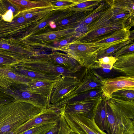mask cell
I'll return each mask as SVG.
<instances>
[{
  "label": "cell",
  "mask_w": 134,
  "mask_h": 134,
  "mask_svg": "<svg viewBox=\"0 0 134 134\" xmlns=\"http://www.w3.org/2000/svg\"><path fill=\"white\" fill-rule=\"evenodd\" d=\"M48 56L54 64L77 72L82 68L75 60L66 54L55 51L48 54Z\"/></svg>",
  "instance_id": "e0dca14e"
},
{
  "label": "cell",
  "mask_w": 134,
  "mask_h": 134,
  "mask_svg": "<svg viewBox=\"0 0 134 134\" xmlns=\"http://www.w3.org/2000/svg\"><path fill=\"white\" fill-rule=\"evenodd\" d=\"M80 76L81 83L75 90L66 95L61 100L51 107L58 110L64 105L78 95L96 89H101V80L99 76L92 69L84 68Z\"/></svg>",
  "instance_id": "5b68a950"
},
{
  "label": "cell",
  "mask_w": 134,
  "mask_h": 134,
  "mask_svg": "<svg viewBox=\"0 0 134 134\" xmlns=\"http://www.w3.org/2000/svg\"><path fill=\"white\" fill-rule=\"evenodd\" d=\"M103 96L109 99L114 92L122 89L134 90V77L120 75L104 79L101 80Z\"/></svg>",
  "instance_id": "8fae6325"
},
{
  "label": "cell",
  "mask_w": 134,
  "mask_h": 134,
  "mask_svg": "<svg viewBox=\"0 0 134 134\" xmlns=\"http://www.w3.org/2000/svg\"><path fill=\"white\" fill-rule=\"evenodd\" d=\"M59 122L45 134H58L60 127Z\"/></svg>",
  "instance_id": "d590c367"
},
{
  "label": "cell",
  "mask_w": 134,
  "mask_h": 134,
  "mask_svg": "<svg viewBox=\"0 0 134 134\" xmlns=\"http://www.w3.org/2000/svg\"><path fill=\"white\" fill-rule=\"evenodd\" d=\"M14 100L15 99L0 89V106Z\"/></svg>",
  "instance_id": "e575fe53"
},
{
  "label": "cell",
  "mask_w": 134,
  "mask_h": 134,
  "mask_svg": "<svg viewBox=\"0 0 134 134\" xmlns=\"http://www.w3.org/2000/svg\"><path fill=\"white\" fill-rule=\"evenodd\" d=\"M56 80H33L26 85V88L29 92L44 96L49 99L50 101L52 90Z\"/></svg>",
  "instance_id": "ac0fdd59"
},
{
  "label": "cell",
  "mask_w": 134,
  "mask_h": 134,
  "mask_svg": "<svg viewBox=\"0 0 134 134\" xmlns=\"http://www.w3.org/2000/svg\"><path fill=\"white\" fill-rule=\"evenodd\" d=\"M134 53V42L130 43L121 47L114 53L112 56L116 58L121 55Z\"/></svg>",
  "instance_id": "d6a6232c"
},
{
  "label": "cell",
  "mask_w": 134,
  "mask_h": 134,
  "mask_svg": "<svg viewBox=\"0 0 134 134\" xmlns=\"http://www.w3.org/2000/svg\"><path fill=\"white\" fill-rule=\"evenodd\" d=\"M32 80L15 72L12 68H0V89L5 90L16 84L27 85Z\"/></svg>",
  "instance_id": "9a60e30c"
},
{
  "label": "cell",
  "mask_w": 134,
  "mask_h": 134,
  "mask_svg": "<svg viewBox=\"0 0 134 134\" xmlns=\"http://www.w3.org/2000/svg\"><path fill=\"white\" fill-rule=\"evenodd\" d=\"M20 62L12 56L0 52V68H12Z\"/></svg>",
  "instance_id": "f1b7e54d"
},
{
  "label": "cell",
  "mask_w": 134,
  "mask_h": 134,
  "mask_svg": "<svg viewBox=\"0 0 134 134\" xmlns=\"http://www.w3.org/2000/svg\"><path fill=\"white\" fill-rule=\"evenodd\" d=\"M10 3L19 11L22 10L40 7H52L50 0L31 1L9 0Z\"/></svg>",
  "instance_id": "7402d4cb"
},
{
  "label": "cell",
  "mask_w": 134,
  "mask_h": 134,
  "mask_svg": "<svg viewBox=\"0 0 134 134\" xmlns=\"http://www.w3.org/2000/svg\"><path fill=\"white\" fill-rule=\"evenodd\" d=\"M54 10L52 7H40L26 9L19 11L15 16V18L22 17L30 20L41 19L51 14Z\"/></svg>",
  "instance_id": "d6986e66"
},
{
  "label": "cell",
  "mask_w": 134,
  "mask_h": 134,
  "mask_svg": "<svg viewBox=\"0 0 134 134\" xmlns=\"http://www.w3.org/2000/svg\"><path fill=\"white\" fill-rule=\"evenodd\" d=\"M12 69L16 73L32 80L54 81L56 80L59 77L47 75L16 65L12 67Z\"/></svg>",
  "instance_id": "ffe728a7"
},
{
  "label": "cell",
  "mask_w": 134,
  "mask_h": 134,
  "mask_svg": "<svg viewBox=\"0 0 134 134\" xmlns=\"http://www.w3.org/2000/svg\"><path fill=\"white\" fill-rule=\"evenodd\" d=\"M103 96L84 100L69 102L58 111L62 110L67 114H78L86 116H94Z\"/></svg>",
  "instance_id": "9c48e42d"
},
{
  "label": "cell",
  "mask_w": 134,
  "mask_h": 134,
  "mask_svg": "<svg viewBox=\"0 0 134 134\" xmlns=\"http://www.w3.org/2000/svg\"><path fill=\"white\" fill-rule=\"evenodd\" d=\"M113 69L121 75L134 77V53L116 57Z\"/></svg>",
  "instance_id": "2e32d148"
},
{
  "label": "cell",
  "mask_w": 134,
  "mask_h": 134,
  "mask_svg": "<svg viewBox=\"0 0 134 134\" xmlns=\"http://www.w3.org/2000/svg\"><path fill=\"white\" fill-rule=\"evenodd\" d=\"M107 134H134V101L107 99Z\"/></svg>",
  "instance_id": "7a4b0ae2"
},
{
  "label": "cell",
  "mask_w": 134,
  "mask_h": 134,
  "mask_svg": "<svg viewBox=\"0 0 134 134\" xmlns=\"http://www.w3.org/2000/svg\"><path fill=\"white\" fill-rule=\"evenodd\" d=\"M54 50L66 53L75 60L82 67L93 69L99 67L97 54L100 49L92 43L82 42L75 39Z\"/></svg>",
  "instance_id": "3957f363"
},
{
  "label": "cell",
  "mask_w": 134,
  "mask_h": 134,
  "mask_svg": "<svg viewBox=\"0 0 134 134\" xmlns=\"http://www.w3.org/2000/svg\"><path fill=\"white\" fill-rule=\"evenodd\" d=\"M128 26H131L127 23L112 21L102 27L88 32L76 39L82 42L89 43L108 35V34L109 35L116 30Z\"/></svg>",
  "instance_id": "5bb4252c"
},
{
  "label": "cell",
  "mask_w": 134,
  "mask_h": 134,
  "mask_svg": "<svg viewBox=\"0 0 134 134\" xmlns=\"http://www.w3.org/2000/svg\"><path fill=\"white\" fill-rule=\"evenodd\" d=\"M81 83L80 78L72 75L60 76L52 90L50 99L51 104L54 105L62 100L68 93L72 91Z\"/></svg>",
  "instance_id": "30bf717a"
},
{
  "label": "cell",
  "mask_w": 134,
  "mask_h": 134,
  "mask_svg": "<svg viewBox=\"0 0 134 134\" xmlns=\"http://www.w3.org/2000/svg\"><path fill=\"white\" fill-rule=\"evenodd\" d=\"M102 96L103 95L101 89H94L78 95L71 99L69 102L84 100L90 98L100 97Z\"/></svg>",
  "instance_id": "4dcf8cb0"
},
{
  "label": "cell",
  "mask_w": 134,
  "mask_h": 134,
  "mask_svg": "<svg viewBox=\"0 0 134 134\" xmlns=\"http://www.w3.org/2000/svg\"><path fill=\"white\" fill-rule=\"evenodd\" d=\"M77 0H50V2L54 10H67L74 6Z\"/></svg>",
  "instance_id": "4316f807"
},
{
  "label": "cell",
  "mask_w": 134,
  "mask_h": 134,
  "mask_svg": "<svg viewBox=\"0 0 134 134\" xmlns=\"http://www.w3.org/2000/svg\"><path fill=\"white\" fill-rule=\"evenodd\" d=\"M113 8L126 9L134 13V0H108Z\"/></svg>",
  "instance_id": "83f0119b"
},
{
  "label": "cell",
  "mask_w": 134,
  "mask_h": 134,
  "mask_svg": "<svg viewBox=\"0 0 134 134\" xmlns=\"http://www.w3.org/2000/svg\"><path fill=\"white\" fill-rule=\"evenodd\" d=\"M109 98L125 101H134V90L128 89L120 90L113 92Z\"/></svg>",
  "instance_id": "484cf974"
},
{
  "label": "cell",
  "mask_w": 134,
  "mask_h": 134,
  "mask_svg": "<svg viewBox=\"0 0 134 134\" xmlns=\"http://www.w3.org/2000/svg\"><path fill=\"white\" fill-rule=\"evenodd\" d=\"M44 109L15 100L0 106V134H13Z\"/></svg>",
  "instance_id": "6da1fadb"
},
{
  "label": "cell",
  "mask_w": 134,
  "mask_h": 134,
  "mask_svg": "<svg viewBox=\"0 0 134 134\" xmlns=\"http://www.w3.org/2000/svg\"><path fill=\"white\" fill-rule=\"evenodd\" d=\"M69 134H77L76 133L74 132H72L71 131H71L69 133Z\"/></svg>",
  "instance_id": "8d00e7d4"
},
{
  "label": "cell",
  "mask_w": 134,
  "mask_h": 134,
  "mask_svg": "<svg viewBox=\"0 0 134 134\" xmlns=\"http://www.w3.org/2000/svg\"><path fill=\"white\" fill-rule=\"evenodd\" d=\"M57 124H46L39 125L32 127L21 134H45Z\"/></svg>",
  "instance_id": "f546056e"
},
{
  "label": "cell",
  "mask_w": 134,
  "mask_h": 134,
  "mask_svg": "<svg viewBox=\"0 0 134 134\" xmlns=\"http://www.w3.org/2000/svg\"><path fill=\"white\" fill-rule=\"evenodd\" d=\"M16 65L57 77L71 76L77 73L54 64L48 54H36L23 60Z\"/></svg>",
  "instance_id": "277c9868"
},
{
  "label": "cell",
  "mask_w": 134,
  "mask_h": 134,
  "mask_svg": "<svg viewBox=\"0 0 134 134\" xmlns=\"http://www.w3.org/2000/svg\"><path fill=\"white\" fill-rule=\"evenodd\" d=\"M60 118L59 112L56 110L48 108L27 121L13 134H21L32 127L40 125L57 124L60 121Z\"/></svg>",
  "instance_id": "7c38bea8"
},
{
  "label": "cell",
  "mask_w": 134,
  "mask_h": 134,
  "mask_svg": "<svg viewBox=\"0 0 134 134\" xmlns=\"http://www.w3.org/2000/svg\"><path fill=\"white\" fill-rule=\"evenodd\" d=\"M93 69L98 75L103 78L105 76H114L119 74L113 69L110 70L109 69H104L98 67ZM104 79H105L104 78Z\"/></svg>",
  "instance_id": "836d02e7"
},
{
  "label": "cell",
  "mask_w": 134,
  "mask_h": 134,
  "mask_svg": "<svg viewBox=\"0 0 134 134\" xmlns=\"http://www.w3.org/2000/svg\"><path fill=\"white\" fill-rule=\"evenodd\" d=\"M107 99L103 96L99 104L94 117L95 122L102 131H106L108 127V115Z\"/></svg>",
  "instance_id": "44dd1931"
},
{
  "label": "cell",
  "mask_w": 134,
  "mask_h": 134,
  "mask_svg": "<svg viewBox=\"0 0 134 134\" xmlns=\"http://www.w3.org/2000/svg\"><path fill=\"white\" fill-rule=\"evenodd\" d=\"M117 60L112 56L105 57L98 59L99 67L104 69L111 70Z\"/></svg>",
  "instance_id": "1f68e13d"
},
{
  "label": "cell",
  "mask_w": 134,
  "mask_h": 134,
  "mask_svg": "<svg viewBox=\"0 0 134 134\" xmlns=\"http://www.w3.org/2000/svg\"><path fill=\"white\" fill-rule=\"evenodd\" d=\"M112 21L115 22L127 23L132 26H133V13L125 9L112 7Z\"/></svg>",
  "instance_id": "603a6c76"
},
{
  "label": "cell",
  "mask_w": 134,
  "mask_h": 134,
  "mask_svg": "<svg viewBox=\"0 0 134 134\" xmlns=\"http://www.w3.org/2000/svg\"><path fill=\"white\" fill-rule=\"evenodd\" d=\"M134 38L130 37V40L124 42L111 46L104 49L100 50L97 54V59L105 57L112 56L121 47L130 43L133 42Z\"/></svg>",
  "instance_id": "d4e9b609"
},
{
  "label": "cell",
  "mask_w": 134,
  "mask_h": 134,
  "mask_svg": "<svg viewBox=\"0 0 134 134\" xmlns=\"http://www.w3.org/2000/svg\"><path fill=\"white\" fill-rule=\"evenodd\" d=\"M103 1L100 0H77V3L74 6L66 10L76 12H90L97 7Z\"/></svg>",
  "instance_id": "cb8c5ba5"
},
{
  "label": "cell",
  "mask_w": 134,
  "mask_h": 134,
  "mask_svg": "<svg viewBox=\"0 0 134 134\" xmlns=\"http://www.w3.org/2000/svg\"><path fill=\"white\" fill-rule=\"evenodd\" d=\"M77 35L78 34L76 28L68 27L60 30H49L33 35L26 36L20 38L19 40L27 46L32 47L44 46L54 41L70 39Z\"/></svg>",
  "instance_id": "8992f818"
},
{
  "label": "cell",
  "mask_w": 134,
  "mask_h": 134,
  "mask_svg": "<svg viewBox=\"0 0 134 134\" xmlns=\"http://www.w3.org/2000/svg\"><path fill=\"white\" fill-rule=\"evenodd\" d=\"M64 116L71 131L77 134H107L96 124L94 116H86L78 114H67Z\"/></svg>",
  "instance_id": "52a82bcc"
},
{
  "label": "cell",
  "mask_w": 134,
  "mask_h": 134,
  "mask_svg": "<svg viewBox=\"0 0 134 134\" xmlns=\"http://www.w3.org/2000/svg\"><path fill=\"white\" fill-rule=\"evenodd\" d=\"M27 85L16 84L5 90L0 89L9 94L15 101L26 102L42 109L50 107V100L42 96L31 93L26 90Z\"/></svg>",
  "instance_id": "ba28073f"
},
{
  "label": "cell",
  "mask_w": 134,
  "mask_h": 134,
  "mask_svg": "<svg viewBox=\"0 0 134 134\" xmlns=\"http://www.w3.org/2000/svg\"><path fill=\"white\" fill-rule=\"evenodd\" d=\"M128 26L116 30L110 34L89 43H92L100 50L106 49L113 45L125 42L130 40L131 32Z\"/></svg>",
  "instance_id": "4fadbf2b"
}]
</instances>
